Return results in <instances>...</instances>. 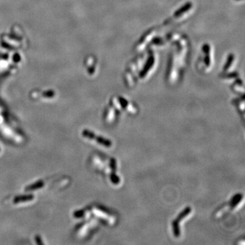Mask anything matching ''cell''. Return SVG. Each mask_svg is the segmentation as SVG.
<instances>
[{
    "label": "cell",
    "instance_id": "cell-1",
    "mask_svg": "<svg viewBox=\"0 0 245 245\" xmlns=\"http://www.w3.org/2000/svg\"><path fill=\"white\" fill-rule=\"evenodd\" d=\"M84 135L86 136V137H88L89 138H93V139H95L97 140V142L98 143H99V144L104 145V146H110L112 145L111 142L110 140H108L107 139H105V138H102L100 137H96V136H95L93 134H92V133L89 132H84Z\"/></svg>",
    "mask_w": 245,
    "mask_h": 245
},
{
    "label": "cell",
    "instance_id": "cell-2",
    "mask_svg": "<svg viewBox=\"0 0 245 245\" xmlns=\"http://www.w3.org/2000/svg\"><path fill=\"white\" fill-rule=\"evenodd\" d=\"M243 201V196L241 194H238V195H235V197H234L231 200L230 206L232 209H234L239 205L240 203L242 202Z\"/></svg>",
    "mask_w": 245,
    "mask_h": 245
},
{
    "label": "cell",
    "instance_id": "cell-3",
    "mask_svg": "<svg viewBox=\"0 0 245 245\" xmlns=\"http://www.w3.org/2000/svg\"><path fill=\"white\" fill-rule=\"evenodd\" d=\"M111 167L112 170H113V173L111 175V181L114 184H117L119 183V178H118V176H117L115 174V169H116V163H115V160L112 159L111 160Z\"/></svg>",
    "mask_w": 245,
    "mask_h": 245
},
{
    "label": "cell",
    "instance_id": "cell-4",
    "mask_svg": "<svg viewBox=\"0 0 245 245\" xmlns=\"http://www.w3.org/2000/svg\"><path fill=\"white\" fill-rule=\"evenodd\" d=\"M191 212V208H189V207L187 208L186 209L184 210V211L182 212L181 214L178 215V217H177V219L175 220V221L177 222L178 223H179V222H181L182 220L184 219H185V217H187L190 214Z\"/></svg>",
    "mask_w": 245,
    "mask_h": 245
},
{
    "label": "cell",
    "instance_id": "cell-5",
    "mask_svg": "<svg viewBox=\"0 0 245 245\" xmlns=\"http://www.w3.org/2000/svg\"><path fill=\"white\" fill-rule=\"evenodd\" d=\"M115 112L113 111V110H110L107 116V121L108 122H112L113 121L114 119H115Z\"/></svg>",
    "mask_w": 245,
    "mask_h": 245
}]
</instances>
